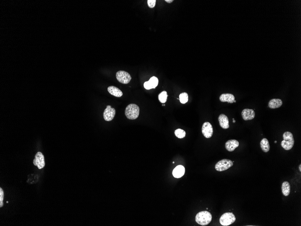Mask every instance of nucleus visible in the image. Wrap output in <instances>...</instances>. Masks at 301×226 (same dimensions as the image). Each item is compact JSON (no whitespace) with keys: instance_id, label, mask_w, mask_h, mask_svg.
<instances>
[{"instance_id":"f257e3e1","label":"nucleus","mask_w":301,"mask_h":226,"mask_svg":"<svg viewBox=\"0 0 301 226\" xmlns=\"http://www.w3.org/2000/svg\"><path fill=\"white\" fill-rule=\"evenodd\" d=\"M195 220L200 225H208L211 221L212 215L210 213L207 211H201L196 214Z\"/></svg>"},{"instance_id":"f03ea898","label":"nucleus","mask_w":301,"mask_h":226,"mask_svg":"<svg viewBox=\"0 0 301 226\" xmlns=\"http://www.w3.org/2000/svg\"><path fill=\"white\" fill-rule=\"evenodd\" d=\"M140 109L139 106L134 103L129 104L125 110V116L128 119L135 120L139 115Z\"/></svg>"},{"instance_id":"7ed1b4c3","label":"nucleus","mask_w":301,"mask_h":226,"mask_svg":"<svg viewBox=\"0 0 301 226\" xmlns=\"http://www.w3.org/2000/svg\"><path fill=\"white\" fill-rule=\"evenodd\" d=\"M284 140L282 141L281 145L284 149L289 150L293 148L294 144V136L292 133L286 132L284 133Z\"/></svg>"},{"instance_id":"20e7f679","label":"nucleus","mask_w":301,"mask_h":226,"mask_svg":"<svg viewBox=\"0 0 301 226\" xmlns=\"http://www.w3.org/2000/svg\"><path fill=\"white\" fill-rule=\"evenodd\" d=\"M235 220V217L232 213H226L219 218V223L222 226H227L233 224Z\"/></svg>"},{"instance_id":"39448f33","label":"nucleus","mask_w":301,"mask_h":226,"mask_svg":"<svg viewBox=\"0 0 301 226\" xmlns=\"http://www.w3.org/2000/svg\"><path fill=\"white\" fill-rule=\"evenodd\" d=\"M233 164V162L231 160L224 159L216 163L215 165V169L218 172H223L232 167Z\"/></svg>"},{"instance_id":"423d86ee","label":"nucleus","mask_w":301,"mask_h":226,"mask_svg":"<svg viewBox=\"0 0 301 226\" xmlns=\"http://www.w3.org/2000/svg\"><path fill=\"white\" fill-rule=\"evenodd\" d=\"M116 78L119 82L123 84H127L131 81V75L127 72L124 71H120L116 74Z\"/></svg>"},{"instance_id":"0eeeda50","label":"nucleus","mask_w":301,"mask_h":226,"mask_svg":"<svg viewBox=\"0 0 301 226\" xmlns=\"http://www.w3.org/2000/svg\"><path fill=\"white\" fill-rule=\"evenodd\" d=\"M33 164L35 166L38 167L39 169H41L44 167L45 165L44 157L43 153L38 152L35 156V159L33 160Z\"/></svg>"},{"instance_id":"6e6552de","label":"nucleus","mask_w":301,"mask_h":226,"mask_svg":"<svg viewBox=\"0 0 301 226\" xmlns=\"http://www.w3.org/2000/svg\"><path fill=\"white\" fill-rule=\"evenodd\" d=\"M202 133L206 138H210L213 134V129L211 124L209 122H205L202 126Z\"/></svg>"},{"instance_id":"1a4fd4ad","label":"nucleus","mask_w":301,"mask_h":226,"mask_svg":"<svg viewBox=\"0 0 301 226\" xmlns=\"http://www.w3.org/2000/svg\"><path fill=\"white\" fill-rule=\"evenodd\" d=\"M116 115V110L112 106L108 105L104 110L103 117L105 121H110L112 120Z\"/></svg>"},{"instance_id":"9d476101","label":"nucleus","mask_w":301,"mask_h":226,"mask_svg":"<svg viewBox=\"0 0 301 226\" xmlns=\"http://www.w3.org/2000/svg\"><path fill=\"white\" fill-rule=\"evenodd\" d=\"M242 116L244 121L251 120L255 117V113L253 109H244L242 112Z\"/></svg>"},{"instance_id":"9b49d317","label":"nucleus","mask_w":301,"mask_h":226,"mask_svg":"<svg viewBox=\"0 0 301 226\" xmlns=\"http://www.w3.org/2000/svg\"><path fill=\"white\" fill-rule=\"evenodd\" d=\"M239 142L236 140L227 141L226 143V148L227 151L232 152L239 146Z\"/></svg>"},{"instance_id":"f8f14e48","label":"nucleus","mask_w":301,"mask_h":226,"mask_svg":"<svg viewBox=\"0 0 301 226\" xmlns=\"http://www.w3.org/2000/svg\"><path fill=\"white\" fill-rule=\"evenodd\" d=\"M219 125L221 128L224 129H227L230 127L229 121L228 117L224 114H221L218 117Z\"/></svg>"},{"instance_id":"ddd939ff","label":"nucleus","mask_w":301,"mask_h":226,"mask_svg":"<svg viewBox=\"0 0 301 226\" xmlns=\"http://www.w3.org/2000/svg\"><path fill=\"white\" fill-rule=\"evenodd\" d=\"M185 171V168L183 166L178 165L174 168L172 174L174 178H179L184 176Z\"/></svg>"},{"instance_id":"4468645a","label":"nucleus","mask_w":301,"mask_h":226,"mask_svg":"<svg viewBox=\"0 0 301 226\" xmlns=\"http://www.w3.org/2000/svg\"><path fill=\"white\" fill-rule=\"evenodd\" d=\"M219 100L222 102H227L228 103H234L235 97L233 94H223L220 95Z\"/></svg>"},{"instance_id":"2eb2a0df","label":"nucleus","mask_w":301,"mask_h":226,"mask_svg":"<svg viewBox=\"0 0 301 226\" xmlns=\"http://www.w3.org/2000/svg\"><path fill=\"white\" fill-rule=\"evenodd\" d=\"M108 92L112 95L116 97H121L123 95V93L119 88L114 86H109L107 88Z\"/></svg>"},{"instance_id":"dca6fc26","label":"nucleus","mask_w":301,"mask_h":226,"mask_svg":"<svg viewBox=\"0 0 301 226\" xmlns=\"http://www.w3.org/2000/svg\"><path fill=\"white\" fill-rule=\"evenodd\" d=\"M283 102L280 99L274 98L269 101L268 106L270 109H276L280 108Z\"/></svg>"},{"instance_id":"f3484780","label":"nucleus","mask_w":301,"mask_h":226,"mask_svg":"<svg viewBox=\"0 0 301 226\" xmlns=\"http://www.w3.org/2000/svg\"><path fill=\"white\" fill-rule=\"evenodd\" d=\"M282 192L284 196H288L290 193L291 186L288 182H284L282 184Z\"/></svg>"},{"instance_id":"a211bd4d","label":"nucleus","mask_w":301,"mask_h":226,"mask_svg":"<svg viewBox=\"0 0 301 226\" xmlns=\"http://www.w3.org/2000/svg\"><path fill=\"white\" fill-rule=\"evenodd\" d=\"M260 146L263 152L267 153L270 150V146L269 141L266 138H264L260 143Z\"/></svg>"},{"instance_id":"6ab92c4d","label":"nucleus","mask_w":301,"mask_h":226,"mask_svg":"<svg viewBox=\"0 0 301 226\" xmlns=\"http://www.w3.org/2000/svg\"><path fill=\"white\" fill-rule=\"evenodd\" d=\"M167 93L166 91L162 92L158 95V99L161 103H165L167 99Z\"/></svg>"},{"instance_id":"aec40b11","label":"nucleus","mask_w":301,"mask_h":226,"mask_svg":"<svg viewBox=\"0 0 301 226\" xmlns=\"http://www.w3.org/2000/svg\"><path fill=\"white\" fill-rule=\"evenodd\" d=\"M148 82L149 85H150L151 89H155L158 86L159 81H158V79L157 77L153 76L150 78Z\"/></svg>"},{"instance_id":"412c9836","label":"nucleus","mask_w":301,"mask_h":226,"mask_svg":"<svg viewBox=\"0 0 301 226\" xmlns=\"http://www.w3.org/2000/svg\"><path fill=\"white\" fill-rule=\"evenodd\" d=\"M174 134L179 139L184 138L186 136L185 132L181 129H178L175 130Z\"/></svg>"},{"instance_id":"4be33fe9","label":"nucleus","mask_w":301,"mask_h":226,"mask_svg":"<svg viewBox=\"0 0 301 226\" xmlns=\"http://www.w3.org/2000/svg\"><path fill=\"white\" fill-rule=\"evenodd\" d=\"M189 100V96L187 93H183L180 95V100L181 103L185 104Z\"/></svg>"},{"instance_id":"5701e85b","label":"nucleus","mask_w":301,"mask_h":226,"mask_svg":"<svg viewBox=\"0 0 301 226\" xmlns=\"http://www.w3.org/2000/svg\"><path fill=\"white\" fill-rule=\"evenodd\" d=\"M4 191L2 188H0V207L3 206Z\"/></svg>"},{"instance_id":"b1692460","label":"nucleus","mask_w":301,"mask_h":226,"mask_svg":"<svg viewBox=\"0 0 301 226\" xmlns=\"http://www.w3.org/2000/svg\"><path fill=\"white\" fill-rule=\"evenodd\" d=\"M156 0H147V4L148 6L150 8H153L156 6Z\"/></svg>"},{"instance_id":"393cba45","label":"nucleus","mask_w":301,"mask_h":226,"mask_svg":"<svg viewBox=\"0 0 301 226\" xmlns=\"http://www.w3.org/2000/svg\"><path fill=\"white\" fill-rule=\"evenodd\" d=\"M144 87L147 90H149L150 89H151V87H150V85H149L148 81H146V82L144 83Z\"/></svg>"},{"instance_id":"a878e982","label":"nucleus","mask_w":301,"mask_h":226,"mask_svg":"<svg viewBox=\"0 0 301 226\" xmlns=\"http://www.w3.org/2000/svg\"><path fill=\"white\" fill-rule=\"evenodd\" d=\"M173 1V0H165V2H166L168 3H172Z\"/></svg>"},{"instance_id":"bb28decb","label":"nucleus","mask_w":301,"mask_h":226,"mask_svg":"<svg viewBox=\"0 0 301 226\" xmlns=\"http://www.w3.org/2000/svg\"><path fill=\"white\" fill-rule=\"evenodd\" d=\"M299 169L300 172H301V164L299 165Z\"/></svg>"},{"instance_id":"cd10ccee","label":"nucleus","mask_w":301,"mask_h":226,"mask_svg":"<svg viewBox=\"0 0 301 226\" xmlns=\"http://www.w3.org/2000/svg\"><path fill=\"white\" fill-rule=\"evenodd\" d=\"M235 121H235V120H234L233 121V123H235Z\"/></svg>"},{"instance_id":"c85d7f7f","label":"nucleus","mask_w":301,"mask_h":226,"mask_svg":"<svg viewBox=\"0 0 301 226\" xmlns=\"http://www.w3.org/2000/svg\"><path fill=\"white\" fill-rule=\"evenodd\" d=\"M277 141H275V143H277Z\"/></svg>"},{"instance_id":"c756f323","label":"nucleus","mask_w":301,"mask_h":226,"mask_svg":"<svg viewBox=\"0 0 301 226\" xmlns=\"http://www.w3.org/2000/svg\"><path fill=\"white\" fill-rule=\"evenodd\" d=\"M162 106H165V104H163Z\"/></svg>"},{"instance_id":"7c9ffc66","label":"nucleus","mask_w":301,"mask_h":226,"mask_svg":"<svg viewBox=\"0 0 301 226\" xmlns=\"http://www.w3.org/2000/svg\"><path fill=\"white\" fill-rule=\"evenodd\" d=\"M236 102V100H235L234 101V102Z\"/></svg>"}]
</instances>
